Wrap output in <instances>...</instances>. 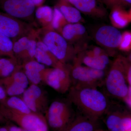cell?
I'll return each mask as SVG.
<instances>
[{
  "label": "cell",
  "mask_w": 131,
  "mask_h": 131,
  "mask_svg": "<svg viewBox=\"0 0 131 131\" xmlns=\"http://www.w3.org/2000/svg\"><path fill=\"white\" fill-rule=\"evenodd\" d=\"M131 34L126 32L122 34V39L119 49L123 50H129L130 49Z\"/></svg>",
  "instance_id": "484cf974"
},
{
  "label": "cell",
  "mask_w": 131,
  "mask_h": 131,
  "mask_svg": "<svg viewBox=\"0 0 131 131\" xmlns=\"http://www.w3.org/2000/svg\"><path fill=\"white\" fill-rule=\"evenodd\" d=\"M53 15V9L49 6H42L35 10V18L42 28L52 29L51 23Z\"/></svg>",
  "instance_id": "44dd1931"
},
{
  "label": "cell",
  "mask_w": 131,
  "mask_h": 131,
  "mask_svg": "<svg viewBox=\"0 0 131 131\" xmlns=\"http://www.w3.org/2000/svg\"></svg>",
  "instance_id": "d590c367"
},
{
  "label": "cell",
  "mask_w": 131,
  "mask_h": 131,
  "mask_svg": "<svg viewBox=\"0 0 131 131\" xmlns=\"http://www.w3.org/2000/svg\"><path fill=\"white\" fill-rule=\"evenodd\" d=\"M35 59L39 63L52 68H57L64 64L59 61L52 54L47 46L40 39L38 35L37 38Z\"/></svg>",
  "instance_id": "e0dca14e"
},
{
  "label": "cell",
  "mask_w": 131,
  "mask_h": 131,
  "mask_svg": "<svg viewBox=\"0 0 131 131\" xmlns=\"http://www.w3.org/2000/svg\"><path fill=\"white\" fill-rule=\"evenodd\" d=\"M129 59L122 56L113 62L104 84L106 90L113 97L124 101L131 91V66Z\"/></svg>",
  "instance_id": "7a4b0ae2"
},
{
  "label": "cell",
  "mask_w": 131,
  "mask_h": 131,
  "mask_svg": "<svg viewBox=\"0 0 131 131\" xmlns=\"http://www.w3.org/2000/svg\"><path fill=\"white\" fill-rule=\"evenodd\" d=\"M9 131H26L19 126L12 125L9 127Z\"/></svg>",
  "instance_id": "1f68e13d"
},
{
  "label": "cell",
  "mask_w": 131,
  "mask_h": 131,
  "mask_svg": "<svg viewBox=\"0 0 131 131\" xmlns=\"http://www.w3.org/2000/svg\"><path fill=\"white\" fill-rule=\"evenodd\" d=\"M15 58H0V72L7 64L11 62Z\"/></svg>",
  "instance_id": "f1b7e54d"
},
{
  "label": "cell",
  "mask_w": 131,
  "mask_h": 131,
  "mask_svg": "<svg viewBox=\"0 0 131 131\" xmlns=\"http://www.w3.org/2000/svg\"><path fill=\"white\" fill-rule=\"evenodd\" d=\"M38 32L39 29H34L29 35L20 38L13 42V51L20 65L27 61L35 60Z\"/></svg>",
  "instance_id": "30bf717a"
},
{
  "label": "cell",
  "mask_w": 131,
  "mask_h": 131,
  "mask_svg": "<svg viewBox=\"0 0 131 131\" xmlns=\"http://www.w3.org/2000/svg\"><path fill=\"white\" fill-rule=\"evenodd\" d=\"M0 105L18 112L30 113L33 112L28 107L22 98L17 96H10L0 103Z\"/></svg>",
  "instance_id": "7402d4cb"
},
{
  "label": "cell",
  "mask_w": 131,
  "mask_h": 131,
  "mask_svg": "<svg viewBox=\"0 0 131 131\" xmlns=\"http://www.w3.org/2000/svg\"><path fill=\"white\" fill-rule=\"evenodd\" d=\"M55 6L60 10L68 23H78L81 20V12L68 0H59Z\"/></svg>",
  "instance_id": "d6986e66"
},
{
  "label": "cell",
  "mask_w": 131,
  "mask_h": 131,
  "mask_svg": "<svg viewBox=\"0 0 131 131\" xmlns=\"http://www.w3.org/2000/svg\"><path fill=\"white\" fill-rule=\"evenodd\" d=\"M22 99L33 112L45 114L48 107L46 94L38 85L32 84L22 94Z\"/></svg>",
  "instance_id": "8fae6325"
},
{
  "label": "cell",
  "mask_w": 131,
  "mask_h": 131,
  "mask_svg": "<svg viewBox=\"0 0 131 131\" xmlns=\"http://www.w3.org/2000/svg\"><path fill=\"white\" fill-rule=\"evenodd\" d=\"M106 5L111 8L115 6L124 7L130 5L131 0H104Z\"/></svg>",
  "instance_id": "4316f807"
},
{
  "label": "cell",
  "mask_w": 131,
  "mask_h": 131,
  "mask_svg": "<svg viewBox=\"0 0 131 131\" xmlns=\"http://www.w3.org/2000/svg\"><path fill=\"white\" fill-rule=\"evenodd\" d=\"M103 50L100 47H95L92 50L89 51L86 54V56L90 57H97L105 53Z\"/></svg>",
  "instance_id": "83f0119b"
},
{
  "label": "cell",
  "mask_w": 131,
  "mask_h": 131,
  "mask_svg": "<svg viewBox=\"0 0 131 131\" xmlns=\"http://www.w3.org/2000/svg\"><path fill=\"white\" fill-rule=\"evenodd\" d=\"M7 96L4 88L0 85V103L5 100Z\"/></svg>",
  "instance_id": "f546056e"
},
{
  "label": "cell",
  "mask_w": 131,
  "mask_h": 131,
  "mask_svg": "<svg viewBox=\"0 0 131 131\" xmlns=\"http://www.w3.org/2000/svg\"><path fill=\"white\" fill-rule=\"evenodd\" d=\"M95 131H105L103 130H98V129H97V130H96Z\"/></svg>",
  "instance_id": "e575fe53"
},
{
  "label": "cell",
  "mask_w": 131,
  "mask_h": 131,
  "mask_svg": "<svg viewBox=\"0 0 131 131\" xmlns=\"http://www.w3.org/2000/svg\"><path fill=\"white\" fill-rule=\"evenodd\" d=\"M98 119L82 114L74 117L62 131H95Z\"/></svg>",
  "instance_id": "5bb4252c"
},
{
  "label": "cell",
  "mask_w": 131,
  "mask_h": 131,
  "mask_svg": "<svg viewBox=\"0 0 131 131\" xmlns=\"http://www.w3.org/2000/svg\"><path fill=\"white\" fill-rule=\"evenodd\" d=\"M68 101H56L48 107L45 114L49 127L54 131H62L74 115Z\"/></svg>",
  "instance_id": "8992f818"
},
{
  "label": "cell",
  "mask_w": 131,
  "mask_h": 131,
  "mask_svg": "<svg viewBox=\"0 0 131 131\" xmlns=\"http://www.w3.org/2000/svg\"><path fill=\"white\" fill-rule=\"evenodd\" d=\"M111 19L113 24L118 27H124L127 25V20L130 19L131 11L127 12L122 7L115 6L112 7Z\"/></svg>",
  "instance_id": "603a6c76"
},
{
  "label": "cell",
  "mask_w": 131,
  "mask_h": 131,
  "mask_svg": "<svg viewBox=\"0 0 131 131\" xmlns=\"http://www.w3.org/2000/svg\"><path fill=\"white\" fill-rule=\"evenodd\" d=\"M0 112L6 119L14 122L26 131H49L44 115L15 112L0 105Z\"/></svg>",
  "instance_id": "5b68a950"
},
{
  "label": "cell",
  "mask_w": 131,
  "mask_h": 131,
  "mask_svg": "<svg viewBox=\"0 0 131 131\" xmlns=\"http://www.w3.org/2000/svg\"><path fill=\"white\" fill-rule=\"evenodd\" d=\"M80 56L82 63L95 69L105 70L110 63V59L106 53L97 57H90L86 55H81Z\"/></svg>",
  "instance_id": "ffe728a7"
},
{
  "label": "cell",
  "mask_w": 131,
  "mask_h": 131,
  "mask_svg": "<svg viewBox=\"0 0 131 131\" xmlns=\"http://www.w3.org/2000/svg\"><path fill=\"white\" fill-rule=\"evenodd\" d=\"M42 82L60 93H67L71 86L70 66L63 64L57 68H46Z\"/></svg>",
  "instance_id": "ba28073f"
},
{
  "label": "cell",
  "mask_w": 131,
  "mask_h": 131,
  "mask_svg": "<svg viewBox=\"0 0 131 131\" xmlns=\"http://www.w3.org/2000/svg\"><path fill=\"white\" fill-rule=\"evenodd\" d=\"M13 42L12 39L0 32V56L15 58L13 51Z\"/></svg>",
  "instance_id": "cb8c5ba5"
},
{
  "label": "cell",
  "mask_w": 131,
  "mask_h": 131,
  "mask_svg": "<svg viewBox=\"0 0 131 131\" xmlns=\"http://www.w3.org/2000/svg\"><path fill=\"white\" fill-rule=\"evenodd\" d=\"M94 38L98 44L112 51L119 48L122 34L115 27L104 25L96 30Z\"/></svg>",
  "instance_id": "7c38bea8"
},
{
  "label": "cell",
  "mask_w": 131,
  "mask_h": 131,
  "mask_svg": "<svg viewBox=\"0 0 131 131\" xmlns=\"http://www.w3.org/2000/svg\"><path fill=\"white\" fill-rule=\"evenodd\" d=\"M105 119L107 131H131V118L130 113L115 109L108 111Z\"/></svg>",
  "instance_id": "4fadbf2b"
},
{
  "label": "cell",
  "mask_w": 131,
  "mask_h": 131,
  "mask_svg": "<svg viewBox=\"0 0 131 131\" xmlns=\"http://www.w3.org/2000/svg\"><path fill=\"white\" fill-rule=\"evenodd\" d=\"M0 131H8L7 126H0Z\"/></svg>",
  "instance_id": "836d02e7"
},
{
  "label": "cell",
  "mask_w": 131,
  "mask_h": 131,
  "mask_svg": "<svg viewBox=\"0 0 131 131\" xmlns=\"http://www.w3.org/2000/svg\"><path fill=\"white\" fill-rule=\"evenodd\" d=\"M20 65L21 70L32 84L38 85L42 82L43 76L46 70L45 66L35 60L27 61Z\"/></svg>",
  "instance_id": "2e32d148"
},
{
  "label": "cell",
  "mask_w": 131,
  "mask_h": 131,
  "mask_svg": "<svg viewBox=\"0 0 131 131\" xmlns=\"http://www.w3.org/2000/svg\"><path fill=\"white\" fill-rule=\"evenodd\" d=\"M80 12L89 16L102 18L105 16V9L101 6L96 0H68Z\"/></svg>",
  "instance_id": "9a60e30c"
},
{
  "label": "cell",
  "mask_w": 131,
  "mask_h": 131,
  "mask_svg": "<svg viewBox=\"0 0 131 131\" xmlns=\"http://www.w3.org/2000/svg\"><path fill=\"white\" fill-rule=\"evenodd\" d=\"M33 3L35 7H39L42 6L46 0H29Z\"/></svg>",
  "instance_id": "4dcf8cb0"
},
{
  "label": "cell",
  "mask_w": 131,
  "mask_h": 131,
  "mask_svg": "<svg viewBox=\"0 0 131 131\" xmlns=\"http://www.w3.org/2000/svg\"><path fill=\"white\" fill-rule=\"evenodd\" d=\"M35 29L32 24L5 13H0V32L12 39L13 42L28 35Z\"/></svg>",
  "instance_id": "52a82bcc"
},
{
  "label": "cell",
  "mask_w": 131,
  "mask_h": 131,
  "mask_svg": "<svg viewBox=\"0 0 131 131\" xmlns=\"http://www.w3.org/2000/svg\"><path fill=\"white\" fill-rule=\"evenodd\" d=\"M53 10L51 28L60 34L63 27L68 23L57 7L55 6Z\"/></svg>",
  "instance_id": "d4e9b609"
},
{
  "label": "cell",
  "mask_w": 131,
  "mask_h": 131,
  "mask_svg": "<svg viewBox=\"0 0 131 131\" xmlns=\"http://www.w3.org/2000/svg\"><path fill=\"white\" fill-rule=\"evenodd\" d=\"M38 37L49 51L62 63L66 64L76 57L77 51L61 34L52 29H39Z\"/></svg>",
  "instance_id": "3957f363"
},
{
  "label": "cell",
  "mask_w": 131,
  "mask_h": 131,
  "mask_svg": "<svg viewBox=\"0 0 131 131\" xmlns=\"http://www.w3.org/2000/svg\"><path fill=\"white\" fill-rule=\"evenodd\" d=\"M86 29L79 23L68 24L63 27L60 34L70 43L77 42L86 34Z\"/></svg>",
  "instance_id": "ac0fdd59"
},
{
  "label": "cell",
  "mask_w": 131,
  "mask_h": 131,
  "mask_svg": "<svg viewBox=\"0 0 131 131\" xmlns=\"http://www.w3.org/2000/svg\"><path fill=\"white\" fill-rule=\"evenodd\" d=\"M68 92V100L84 115L99 119L110 107L107 97L97 88L71 86Z\"/></svg>",
  "instance_id": "6da1fadb"
},
{
  "label": "cell",
  "mask_w": 131,
  "mask_h": 131,
  "mask_svg": "<svg viewBox=\"0 0 131 131\" xmlns=\"http://www.w3.org/2000/svg\"><path fill=\"white\" fill-rule=\"evenodd\" d=\"M7 120L3 116L2 114L0 112V124H4L7 122Z\"/></svg>",
  "instance_id": "d6a6232c"
},
{
  "label": "cell",
  "mask_w": 131,
  "mask_h": 131,
  "mask_svg": "<svg viewBox=\"0 0 131 131\" xmlns=\"http://www.w3.org/2000/svg\"><path fill=\"white\" fill-rule=\"evenodd\" d=\"M74 60L73 65L70 66L71 86L97 88L104 83L106 77L105 70L83 66L80 56Z\"/></svg>",
  "instance_id": "277c9868"
},
{
  "label": "cell",
  "mask_w": 131,
  "mask_h": 131,
  "mask_svg": "<svg viewBox=\"0 0 131 131\" xmlns=\"http://www.w3.org/2000/svg\"><path fill=\"white\" fill-rule=\"evenodd\" d=\"M35 7L29 0H0V8L5 13L32 25Z\"/></svg>",
  "instance_id": "9c48e42d"
}]
</instances>
